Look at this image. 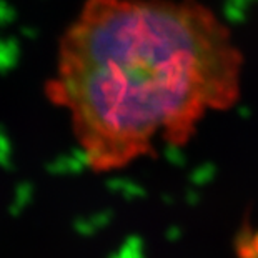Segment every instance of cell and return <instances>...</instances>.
<instances>
[{
  "label": "cell",
  "instance_id": "7a4b0ae2",
  "mask_svg": "<svg viewBox=\"0 0 258 258\" xmlns=\"http://www.w3.org/2000/svg\"><path fill=\"white\" fill-rule=\"evenodd\" d=\"M240 258H258V232L241 238L238 246Z\"/></svg>",
  "mask_w": 258,
  "mask_h": 258
},
{
  "label": "cell",
  "instance_id": "6da1fadb",
  "mask_svg": "<svg viewBox=\"0 0 258 258\" xmlns=\"http://www.w3.org/2000/svg\"><path fill=\"white\" fill-rule=\"evenodd\" d=\"M243 57L199 0H85L60 38L45 92L69 113L93 172L183 147L240 98Z\"/></svg>",
  "mask_w": 258,
  "mask_h": 258
}]
</instances>
